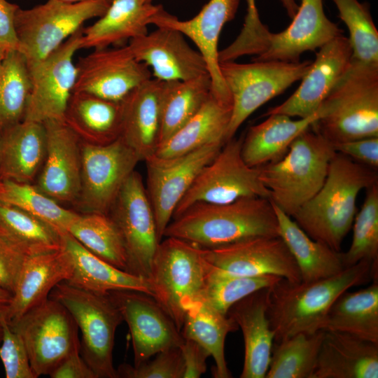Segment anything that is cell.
Segmentation results:
<instances>
[{"mask_svg":"<svg viewBox=\"0 0 378 378\" xmlns=\"http://www.w3.org/2000/svg\"><path fill=\"white\" fill-rule=\"evenodd\" d=\"M378 280V266L361 260L332 276L311 282L281 278L269 288L267 316L278 342L298 333L322 328L336 299L349 288Z\"/></svg>","mask_w":378,"mask_h":378,"instance_id":"1","label":"cell"},{"mask_svg":"<svg viewBox=\"0 0 378 378\" xmlns=\"http://www.w3.org/2000/svg\"><path fill=\"white\" fill-rule=\"evenodd\" d=\"M163 237L211 248L255 237H279V229L271 200L249 197L224 204H192L172 218Z\"/></svg>","mask_w":378,"mask_h":378,"instance_id":"2","label":"cell"},{"mask_svg":"<svg viewBox=\"0 0 378 378\" xmlns=\"http://www.w3.org/2000/svg\"><path fill=\"white\" fill-rule=\"evenodd\" d=\"M376 183L377 170L335 152L323 186L293 220L311 238L340 251L353 226L358 195Z\"/></svg>","mask_w":378,"mask_h":378,"instance_id":"3","label":"cell"},{"mask_svg":"<svg viewBox=\"0 0 378 378\" xmlns=\"http://www.w3.org/2000/svg\"><path fill=\"white\" fill-rule=\"evenodd\" d=\"M311 126L332 144L378 137V64L352 59Z\"/></svg>","mask_w":378,"mask_h":378,"instance_id":"4","label":"cell"},{"mask_svg":"<svg viewBox=\"0 0 378 378\" xmlns=\"http://www.w3.org/2000/svg\"><path fill=\"white\" fill-rule=\"evenodd\" d=\"M310 128L293 141L281 159L258 167L270 200L290 217L320 190L336 152L332 143Z\"/></svg>","mask_w":378,"mask_h":378,"instance_id":"5","label":"cell"},{"mask_svg":"<svg viewBox=\"0 0 378 378\" xmlns=\"http://www.w3.org/2000/svg\"><path fill=\"white\" fill-rule=\"evenodd\" d=\"M165 237L156 249L148 282L153 298L181 332L186 311L201 300L205 261L202 248L197 245Z\"/></svg>","mask_w":378,"mask_h":378,"instance_id":"6","label":"cell"},{"mask_svg":"<svg viewBox=\"0 0 378 378\" xmlns=\"http://www.w3.org/2000/svg\"><path fill=\"white\" fill-rule=\"evenodd\" d=\"M49 298L71 314L81 332L80 354L97 378H118L113 363L115 334L123 321L108 293L89 291L67 283L57 284Z\"/></svg>","mask_w":378,"mask_h":378,"instance_id":"7","label":"cell"},{"mask_svg":"<svg viewBox=\"0 0 378 378\" xmlns=\"http://www.w3.org/2000/svg\"><path fill=\"white\" fill-rule=\"evenodd\" d=\"M110 4L102 0L73 3L48 0L31 8H19L15 16L18 50L27 66L49 55L86 21L101 17Z\"/></svg>","mask_w":378,"mask_h":378,"instance_id":"8","label":"cell"},{"mask_svg":"<svg viewBox=\"0 0 378 378\" xmlns=\"http://www.w3.org/2000/svg\"><path fill=\"white\" fill-rule=\"evenodd\" d=\"M312 63L310 60L220 62V73L232 99L226 141L234 136L239 127L258 108L301 80Z\"/></svg>","mask_w":378,"mask_h":378,"instance_id":"9","label":"cell"},{"mask_svg":"<svg viewBox=\"0 0 378 378\" xmlns=\"http://www.w3.org/2000/svg\"><path fill=\"white\" fill-rule=\"evenodd\" d=\"M242 139L243 136H234L223 144L198 174L172 218L197 203L224 204L249 197L270 199L268 190L260 180L258 168L249 167L241 156Z\"/></svg>","mask_w":378,"mask_h":378,"instance_id":"10","label":"cell"},{"mask_svg":"<svg viewBox=\"0 0 378 378\" xmlns=\"http://www.w3.org/2000/svg\"><path fill=\"white\" fill-rule=\"evenodd\" d=\"M10 327L22 338L36 377L49 375L64 358L80 351L74 318L50 298L27 311Z\"/></svg>","mask_w":378,"mask_h":378,"instance_id":"11","label":"cell"},{"mask_svg":"<svg viewBox=\"0 0 378 378\" xmlns=\"http://www.w3.org/2000/svg\"><path fill=\"white\" fill-rule=\"evenodd\" d=\"M108 215L116 225L124 244L126 272L148 281L160 239L142 177L136 170L123 184Z\"/></svg>","mask_w":378,"mask_h":378,"instance_id":"12","label":"cell"},{"mask_svg":"<svg viewBox=\"0 0 378 378\" xmlns=\"http://www.w3.org/2000/svg\"><path fill=\"white\" fill-rule=\"evenodd\" d=\"M141 161L119 137L106 144L81 141V180L75 202L83 214H108L121 188Z\"/></svg>","mask_w":378,"mask_h":378,"instance_id":"13","label":"cell"},{"mask_svg":"<svg viewBox=\"0 0 378 378\" xmlns=\"http://www.w3.org/2000/svg\"><path fill=\"white\" fill-rule=\"evenodd\" d=\"M83 28L43 59L27 66L31 90L23 120H64L76 80L74 57L80 49Z\"/></svg>","mask_w":378,"mask_h":378,"instance_id":"14","label":"cell"},{"mask_svg":"<svg viewBox=\"0 0 378 378\" xmlns=\"http://www.w3.org/2000/svg\"><path fill=\"white\" fill-rule=\"evenodd\" d=\"M223 146V144H213L176 158L160 159L152 156L145 160L146 189L160 241L177 205L200 171L215 158Z\"/></svg>","mask_w":378,"mask_h":378,"instance_id":"15","label":"cell"},{"mask_svg":"<svg viewBox=\"0 0 378 378\" xmlns=\"http://www.w3.org/2000/svg\"><path fill=\"white\" fill-rule=\"evenodd\" d=\"M108 295L129 327L134 365L183 342L174 322L152 296L132 290H112Z\"/></svg>","mask_w":378,"mask_h":378,"instance_id":"16","label":"cell"},{"mask_svg":"<svg viewBox=\"0 0 378 378\" xmlns=\"http://www.w3.org/2000/svg\"><path fill=\"white\" fill-rule=\"evenodd\" d=\"M74 92L121 102L135 88L151 78L150 68L138 61L128 45L93 49L76 64Z\"/></svg>","mask_w":378,"mask_h":378,"instance_id":"17","label":"cell"},{"mask_svg":"<svg viewBox=\"0 0 378 378\" xmlns=\"http://www.w3.org/2000/svg\"><path fill=\"white\" fill-rule=\"evenodd\" d=\"M202 254L209 265L231 274L275 275L290 282L301 281L297 263L280 237H255L202 248Z\"/></svg>","mask_w":378,"mask_h":378,"instance_id":"18","label":"cell"},{"mask_svg":"<svg viewBox=\"0 0 378 378\" xmlns=\"http://www.w3.org/2000/svg\"><path fill=\"white\" fill-rule=\"evenodd\" d=\"M239 0H209L192 18L181 20L162 8L150 20L157 27H167L188 37L204 57L211 80V94L232 105V99L222 77L218 60V40L224 25L234 19Z\"/></svg>","mask_w":378,"mask_h":378,"instance_id":"19","label":"cell"},{"mask_svg":"<svg viewBox=\"0 0 378 378\" xmlns=\"http://www.w3.org/2000/svg\"><path fill=\"white\" fill-rule=\"evenodd\" d=\"M352 53L349 38L342 34L325 43L319 48L297 90L283 103L270 108L265 115L283 114L304 118L314 114L348 69Z\"/></svg>","mask_w":378,"mask_h":378,"instance_id":"20","label":"cell"},{"mask_svg":"<svg viewBox=\"0 0 378 378\" xmlns=\"http://www.w3.org/2000/svg\"><path fill=\"white\" fill-rule=\"evenodd\" d=\"M343 31L326 15L323 0H300L292 22L279 33L269 31L253 61L298 62L306 51H314Z\"/></svg>","mask_w":378,"mask_h":378,"instance_id":"21","label":"cell"},{"mask_svg":"<svg viewBox=\"0 0 378 378\" xmlns=\"http://www.w3.org/2000/svg\"><path fill=\"white\" fill-rule=\"evenodd\" d=\"M43 124L46 155L35 186L59 203H75L80 188L81 141L64 120Z\"/></svg>","mask_w":378,"mask_h":378,"instance_id":"22","label":"cell"},{"mask_svg":"<svg viewBox=\"0 0 378 378\" xmlns=\"http://www.w3.org/2000/svg\"><path fill=\"white\" fill-rule=\"evenodd\" d=\"M135 58L153 70L155 78L187 80L209 74L206 62L177 30L157 27L150 33L129 41Z\"/></svg>","mask_w":378,"mask_h":378,"instance_id":"23","label":"cell"},{"mask_svg":"<svg viewBox=\"0 0 378 378\" xmlns=\"http://www.w3.org/2000/svg\"><path fill=\"white\" fill-rule=\"evenodd\" d=\"M73 272L71 258L62 245L57 251L29 255L20 270L11 301L4 308L9 325L48 298L53 288L68 281Z\"/></svg>","mask_w":378,"mask_h":378,"instance_id":"24","label":"cell"},{"mask_svg":"<svg viewBox=\"0 0 378 378\" xmlns=\"http://www.w3.org/2000/svg\"><path fill=\"white\" fill-rule=\"evenodd\" d=\"M165 83L150 78L121 101L120 137L135 151L141 161L153 156L159 146Z\"/></svg>","mask_w":378,"mask_h":378,"instance_id":"25","label":"cell"},{"mask_svg":"<svg viewBox=\"0 0 378 378\" xmlns=\"http://www.w3.org/2000/svg\"><path fill=\"white\" fill-rule=\"evenodd\" d=\"M269 288L241 299L227 313L241 328L244 337L241 378H265L268 370L274 338L267 316Z\"/></svg>","mask_w":378,"mask_h":378,"instance_id":"26","label":"cell"},{"mask_svg":"<svg viewBox=\"0 0 378 378\" xmlns=\"http://www.w3.org/2000/svg\"><path fill=\"white\" fill-rule=\"evenodd\" d=\"M378 344L325 331L312 378H377Z\"/></svg>","mask_w":378,"mask_h":378,"instance_id":"27","label":"cell"},{"mask_svg":"<svg viewBox=\"0 0 378 378\" xmlns=\"http://www.w3.org/2000/svg\"><path fill=\"white\" fill-rule=\"evenodd\" d=\"M161 5L142 0H113L92 25L83 28L80 49H98L146 34L151 18Z\"/></svg>","mask_w":378,"mask_h":378,"instance_id":"28","label":"cell"},{"mask_svg":"<svg viewBox=\"0 0 378 378\" xmlns=\"http://www.w3.org/2000/svg\"><path fill=\"white\" fill-rule=\"evenodd\" d=\"M46 155L43 123L23 120L0 134V181L31 183Z\"/></svg>","mask_w":378,"mask_h":378,"instance_id":"29","label":"cell"},{"mask_svg":"<svg viewBox=\"0 0 378 378\" xmlns=\"http://www.w3.org/2000/svg\"><path fill=\"white\" fill-rule=\"evenodd\" d=\"M62 245L69 253L74 272L66 281L69 284L97 293L116 290H132L153 297L148 280L120 270L99 258L69 232L62 233Z\"/></svg>","mask_w":378,"mask_h":378,"instance_id":"30","label":"cell"},{"mask_svg":"<svg viewBox=\"0 0 378 378\" xmlns=\"http://www.w3.org/2000/svg\"><path fill=\"white\" fill-rule=\"evenodd\" d=\"M232 105L211 92L200 110L182 127L162 143L153 156L169 159L213 144H225ZM152 157V156H151Z\"/></svg>","mask_w":378,"mask_h":378,"instance_id":"31","label":"cell"},{"mask_svg":"<svg viewBox=\"0 0 378 378\" xmlns=\"http://www.w3.org/2000/svg\"><path fill=\"white\" fill-rule=\"evenodd\" d=\"M319 109L312 115L293 120L283 114H270L262 122L251 126L244 136L241 153L251 167H260L281 159L293 141L311 127L320 117Z\"/></svg>","mask_w":378,"mask_h":378,"instance_id":"32","label":"cell"},{"mask_svg":"<svg viewBox=\"0 0 378 378\" xmlns=\"http://www.w3.org/2000/svg\"><path fill=\"white\" fill-rule=\"evenodd\" d=\"M121 102L103 99L86 92H74L64 121L83 142L109 144L120 136Z\"/></svg>","mask_w":378,"mask_h":378,"instance_id":"33","label":"cell"},{"mask_svg":"<svg viewBox=\"0 0 378 378\" xmlns=\"http://www.w3.org/2000/svg\"><path fill=\"white\" fill-rule=\"evenodd\" d=\"M273 205L278 219L279 237L294 258L302 281L330 277L345 269L340 251L311 238L290 216Z\"/></svg>","mask_w":378,"mask_h":378,"instance_id":"34","label":"cell"},{"mask_svg":"<svg viewBox=\"0 0 378 378\" xmlns=\"http://www.w3.org/2000/svg\"><path fill=\"white\" fill-rule=\"evenodd\" d=\"M322 330L348 333L378 344V280L342 293L330 307Z\"/></svg>","mask_w":378,"mask_h":378,"instance_id":"35","label":"cell"},{"mask_svg":"<svg viewBox=\"0 0 378 378\" xmlns=\"http://www.w3.org/2000/svg\"><path fill=\"white\" fill-rule=\"evenodd\" d=\"M238 328L230 317L200 300L186 311L181 332L184 339L202 346L214 358V377L230 378L232 374L225 357V342L227 334Z\"/></svg>","mask_w":378,"mask_h":378,"instance_id":"36","label":"cell"},{"mask_svg":"<svg viewBox=\"0 0 378 378\" xmlns=\"http://www.w3.org/2000/svg\"><path fill=\"white\" fill-rule=\"evenodd\" d=\"M211 92V80L209 74L187 80L166 81L159 146L200 110Z\"/></svg>","mask_w":378,"mask_h":378,"instance_id":"37","label":"cell"},{"mask_svg":"<svg viewBox=\"0 0 378 378\" xmlns=\"http://www.w3.org/2000/svg\"><path fill=\"white\" fill-rule=\"evenodd\" d=\"M323 333H298L274 342L265 378H312Z\"/></svg>","mask_w":378,"mask_h":378,"instance_id":"38","label":"cell"},{"mask_svg":"<svg viewBox=\"0 0 378 378\" xmlns=\"http://www.w3.org/2000/svg\"><path fill=\"white\" fill-rule=\"evenodd\" d=\"M67 232L90 252L126 272L124 244L116 225L108 214H79Z\"/></svg>","mask_w":378,"mask_h":378,"instance_id":"39","label":"cell"},{"mask_svg":"<svg viewBox=\"0 0 378 378\" xmlns=\"http://www.w3.org/2000/svg\"><path fill=\"white\" fill-rule=\"evenodd\" d=\"M0 202L15 206L46 223L60 234L66 232L78 213L66 209L35 185L0 181Z\"/></svg>","mask_w":378,"mask_h":378,"instance_id":"40","label":"cell"},{"mask_svg":"<svg viewBox=\"0 0 378 378\" xmlns=\"http://www.w3.org/2000/svg\"><path fill=\"white\" fill-rule=\"evenodd\" d=\"M30 90L25 58L18 50L7 52L0 73V134L23 120Z\"/></svg>","mask_w":378,"mask_h":378,"instance_id":"41","label":"cell"},{"mask_svg":"<svg viewBox=\"0 0 378 378\" xmlns=\"http://www.w3.org/2000/svg\"><path fill=\"white\" fill-rule=\"evenodd\" d=\"M281 278L275 275L234 274L216 268L205 261V281L201 300L227 315L236 302L255 291L271 287Z\"/></svg>","mask_w":378,"mask_h":378,"instance_id":"42","label":"cell"},{"mask_svg":"<svg viewBox=\"0 0 378 378\" xmlns=\"http://www.w3.org/2000/svg\"><path fill=\"white\" fill-rule=\"evenodd\" d=\"M338 16L349 32L352 59L378 64V31L372 20L368 3L358 0H332Z\"/></svg>","mask_w":378,"mask_h":378,"instance_id":"43","label":"cell"},{"mask_svg":"<svg viewBox=\"0 0 378 378\" xmlns=\"http://www.w3.org/2000/svg\"><path fill=\"white\" fill-rule=\"evenodd\" d=\"M351 245L342 252L345 268L368 260L378 266V183L366 189L360 210L355 216Z\"/></svg>","mask_w":378,"mask_h":378,"instance_id":"44","label":"cell"},{"mask_svg":"<svg viewBox=\"0 0 378 378\" xmlns=\"http://www.w3.org/2000/svg\"><path fill=\"white\" fill-rule=\"evenodd\" d=\"M0 225L18 239L31 255L59 250L62 234L39 218L0 202Z\"/></svg>","mask_w":378,"mask_h":378,"instance_id":"45","label":"cell"},{"mask_svg":"<svg viewBox=\"0 0 378 378\" xmlns=\"http://www.w3.org/2000/svg\"><path fill=\"white\" fill-rule=\"evenodd\" d=\"M116 371L118 378H183L184 363L180 347H173L138 365L121 364Z\"/></svg>","mask_w":378,"mask_h":378,"instance_id":"46","label":"cell"},{"mask_svg":"<svg viewBox=\"0 0 378 378\" xmlns=\"http://www.w3.org/2000/svg\"><path fill=\"white\" fill-rule=\"evenodd\" d=\"M0 308V323L2 339L0 344V359L3 363L6 378H36L31 368L24 342L14 330Z\"/></svg>","mask_w":378,"mask_h":378,"instance_id":"47","label":"cell"},{"mask_svg":"<svg viewBox=\"0 0 378 378\" xmlns=\"http://www.w3.org/2000/svg\"><path fill=\"white\" fill-rule=\"evenodd\" d=\"M32 255L25 246L0 225V286L13 294L20 270Z\"/></svg>","mask_w":378,"mask_h":378,"instance_id":"48","label":"cell"},{"mask_svg":"<svg viewBox=\"0 0 378 378\" xmlns=\"http://www.w3.org/2000/svg\"><path fill=\"white\" fill-rule=\"evenodd\" d=\"M336 152L375 170L378 169V137H368L333 144Z\"/></svg>","mask_w":378,"mask_h":378,"instance_id":"49","label":"cell"},{"mask_svg":"<svg viewBox=\"0 0 378 378\" xmlns=\"http://www.w3.org/2000/svg\"><path fill=\"white\" fill-rule=\"evenodd\" d=\"M181 351L184 373L183 378H199L206 371L209 352L194 340L184 339L179 346Z\"/></svg>","mask_w":378,"mask_h":378,"instance_id":"50","label":"cell"},{"mask_svg":"<svg viewBox=\"0 0 378 378\" xmlns=\"http://www.w3.org/2000/svg\"><path fill=\"white\" fill-rule=\"evenodd\" d=\"M19 8L6 0H0V48L6 52L18 48L15 16Z\"/></svg>","mask_w":378,"mask_h":378,"instance_id":"51","label":"cell"},{"mask_svg":"<svg viewBox=\"0 0 378 378\" xmlns=\"http://www.w3.org/2000/svg\"><path fill=\"white\" fill-rule=\"evenodd\" d=\"M49 376L51 378H97L80 351L74 352L64 358Z\"/></svg>","mask_w":378,"mask_h":378,"instance_id":"52","label":"cell"},{"mask_svg":"<svg viewBox=\"0 0 378 378\" xmlns=\"http://www.w3.org/2000/svg\"><path fill=\"white\" fill-rule=\"evenodd\" d=\"M286 9L288 15L292 19L298 8V5L295 0H279Z\"/></svg>","mask_w":378,"mask_h":378,"instance_id":"53","label":"cell"},{"mask_svg":"<svg viewBox=\"0 0 378 378\" xmlns=\"http://www.w3.org/2000/svg\"><path fill=\"white\" fill-rule=\"evenodd\" d=\"M247 2V13L246 18L251 20L260 18L258 11L255 6V0H246Z\"/></svg>","mask_w":378,"mask_h":378,"instance_id":"54","label":"cell"},{"mask_svg":"<svg viewBox=\"0 0 378 378\" xmlns=\"http://www.w3.org/2000/svg\"><path fill=\"white\" fill-rule=\"evenodd\" d=\"M13 294L0 286V308L5 307L10 302Z\"/></svg>","mask_w":378,"mask_h":378,"instance_id":"55","label":"cell"},{"mask_svg":"<svg viewBox=\"0 0 378 378\" xmlns=\"http://www.w3.org/2000/svg\"><path fill=\"white\" fill-rule=\"evenodd\" d=\"M6 52L4 51L2 49L0 48V73L2 68L3 61L6 55Z\"/></svg>","mask_w":378,"mask_h":378,"instance_id":"56","label":"cell"},{"mask_svg":"<svg viewBox=\"0 0 378 378\" xmlns=\"http://www.w3.org/2000/svg\"><path fill=\"white\" fill-rule=\"evenodd\" d=\"M62 1L73 3V2H80V1H94V0H62ZM102 1H106L109 3H111L113 0H102Z\"/></svg>","mask_w":378,"mask_h":378,"instance_id":"57","label":"cell"},{"mask_svg":"<svg viewBox=\"0 0 378 378\" xmlns=\"http://www.w3.org/2000/svg\"><path fill=\"white\" fill-rule=\"evenodd\" d=\"M1 339H2V328H1V323H0V344H1Z\"/></svg>","mask_w":378,"mask_h":378,"instance_id":"58","label":"cell"},{"mask_svg":"<svg viewBox=\"0 0 378 378\" xmlns=\"http://www.w3.org/2000/svg\"><path fill=\"white\" fill-rule=\"evenodd\" d=\"M152 1L153 0H142V1L144 3H152Z\"/></svg>","mask_w":378,"mask_h":378,"instance_id":"59","label":"cell"}]
</instances>
